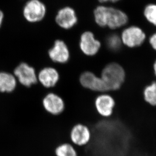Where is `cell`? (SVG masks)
Returning <instances> with one entry per match:
<instances>
[{
    "instance_id": "1",
    "label": "cell",
    "mask_w": 156,
    "mask_h": 156,
    "mask_svg": "<svg viewBox=\"0 0 156 156\" xmlns=\"http://www.w3.org/2000/svg\"><path fill=\"white\" fill-rule=\"evenodd\" d=\"M94 18L100 27L115 30L124 27L129 22V17L121 9L113 7L98 6L94 10Z\"/></svg>"
},
{
    "instance_id": "13",
    "label": "cell",
    "mask_w": 156,
    "mask_h": 156,
    "mask_svg": "<svg viewBox=\"0 0 156 156\" xmlns=\"http://www.w3.org/2000/svg\"><path fill=\"white\" fill-rule=\"evenodd\" d=\"M50 58L54 62L65 63L69 57V51L66 44L62 41L57 40L54 45L49 51Z\"/></svg>"
},
{
    "instance_id": "7",
    "label": "cell",
    "mask_w": 156,
    "mask_h": 156,
    "mask_svg": "<svg viewBox=\"0 0 156 156\" xmlns=\"http://www.w3.org/2000/svg\"><path fill=\"white\" fill-rule=\"evenodd\" d=\"M42 105L48 113L53 116L60 115L65 108V102L62 98L53 92L48 93L43 98Z\"/></svg>"
},
{
    "instance_id": "10",
    "label": "cell",
    "mask_w": 156,
    "mask_h": 156,
    "mask_svg": "<svg viewBox=\"0 0 156 156\" xmlns=\"http://www.w3.org/2000/svg\"><path fill=\"white\" fill-rule=\"evenodd\" d=\"M80 46L81 50L85 54L93 56L98 52L101 44L98 40L95 38L92 33L87 31L81 35Z\"/></svg>"
},
{
    "instance_id": "12",
    "label": "cell",
    "mask_w": 156,
    "mask_h": 156,
    "mask_svg": "<svg viewBox=\"0 0 156 156\" xmlns=\"http://www.w3.org/2000/svg\"><path fill=\"white\" fill-rule=\"evenodd\" d=\"M56 21L61 27L69 29L76 24L77 18L72 8L65 7L59 11L56 17Z\"/></svg>"
},
{
    "instance_id": "18",
    "label": "cell",
    "mask_w": 156,
    "mask_h": 156,
    "mask_svg": "<svg viewBox=\"0 0 156 156\" xmlns=\"http://www.w3.org/2000/svg\"><path fill=\"white\" fill-rule=\"evenodd\" d=\"M143 16L150 24L156 27V4L150 3L147 5L143 9Z\"/></svg>"
},
{
    "instance_id": "21",
    "label": "cell",
    "mask_w": 156,
    "mask_h": 156,
    "mask_svg": "<svg viewBox=\"0 0 156 156\" xmlns=\"http://www.w3.org/2000/svg\"><path fill=\"white\" fill-rule=\"evenodd\" d=\"M3 16H3V13L0 11V27L1 25L2 22V21H3Z\"/></svg>"
},
{
    "instance_id": "15",
    "label": "cell",
    "mask_w": 156,
    "mask_h": 156,
    "mask_svg": "<svg viewBox=\"0 0 156 156\" xmlns=\"http://www.w3.org/2000/svg\"><path fill=\"white\" fill-rule=\"evenodd\" d=\"M143 97L147 104L152 107H156V81H152L144 87Z\"/></svg>"
},
{
    "instance_id": "2",
    "label": "cell",
    "mask_w": 156,
    "mask_h": 156,
    "mask_svg": "<svg viewBox=\"0 0 156 156\" xmlns=\"http://www.w3.org/2000/svg\"><path fill=\"white\" fill-rule=\"evenodd\" d=\"M100 77L108 87L109 93H111L122 88L126 80V74L122 65L113 62L103 68Z\"/></svg>"
},
{
    "instance_id": "5",
    "label": "cell",
    "mask_w": 156,
    "mask_h": 156,
    "mask_svg": "<svg viewBox=\"0 0 156 156\" xmlns=\"http://www.w3.org/2000/svg\"><path fill=\"white\" fill-rule=\"evenodd\" d=\"M80 84L86 90L97 94L109 93V89L101 77L97 76L93 73L84 72L79 78Z\"/></svg>"
},
{
    "instance_id": "11",
    "label": "cell",
    "mask_w": 156,
    "mask_h": 156,
    "mask_svg": "<svg viewBox=\"0 0 156 156\" xmlns=\"http://www.w3.org/2000/svg\"><path fill=\"white\" fill-rule=\"evenodd\" d=\"M38 80L46 89L54 88L59 82V74L54 68H45L39 72Z\"/></svg>"
},
{
    "instance_id": "17",
    "label": "cell",
    "mask_w": 156,
    "mask_h": 156,
    "mask_svg": "<svg viewBox=\"0 0 156 156\" xmlns=\"http://www.w3.org/2000/svg\"><path fill=\"white\" fill-rule=\"evenodd\" d=\"M56 156H78L77 150L71 143L60 144L55 149Z\"/></svg>"
},
{
    "instance_id": "6",
    "label": "cell",
    "mask_w": 156,
    "mask_h": 156,
    "mask_svg": "<svg viewBox=\"0 0 156 156\" xmlns=\"http://www.w3.org/2000/svg\"><path fill=\"white\" fill-rule=\"evenodd\" d=\"M14 74L21 86L30 88L38 83V78L34 68L28 64L23 63L14 71Z\"/></svg>"
},
{
    "instance_id": "3",
    "label": "cell",
    "mask_w": 156,
    "mask_h": 156,
    "mask_svg": "<svg viewBox=\"0 0 156 156\" xmlns=\"http://www.w3.org/2000/svg\"><path fill=\"white\" fill-rule=\"evenodd\" d=\"M120 35L123 45L129 48H136L142 46L147 38L144 30L136 25L126 27Z\"/></svg>"
},
{
    "instance_id": "14",
    "label": "cell",
    "mask_w": 156,
    "mask_h": 156,
    "mask_svg": "<svg viewBox=\"0 0 156 156\" xmlns=\"http://www.w3.org/2000/svg\"><path fill=\"white\" fill-rule=\"evenodd\" d=\"M17 81L11 74L0 72V92L12 93L16 90Z\"/></svg>"
},
{
    "instance_id": "9",
    "label": "cell",
    "mask_w": 156,
    "mask_h": 156,
    "mask_svg": "<svg viewBox=\"0 0 156 156\" xmlns=\"http://www.w3.org/2000/svg\"><path fill=\"white\" fill-rule=\"evenodd\" d=\"M45 13L46 7L39 0H30L24 8V17L30 22H35L41 20Z\"/></svg>"
},
{
    "instance_id": "20",
    "label": "cell",
    "mask_w": 156,
    "mask_h": 156,
    "mask_svg": "<svg viewBox=\"0 0 156 156\" xmlns=\"http://www.w3.org/2000/svg\"><path fill=\"white\" fill-rule=\"evenodd\" d=\"M99 2L102 3H107V2H111V3H116L120 1V0H98Z\"/></svg>"
},
{
    "instance_id": "16",
    "label": "cell",
    "mask_w": 156,
    "mask_h": 156,
    "mask_svg": "<svg viewBox=\"0 0 156 156\" xmlns=\"http://www.w3.org/2000/svg\"><path fill=\"white\" fill-rule=\"evenodd\" d=\"M106 44L108 48L113 52L119 51L123 46L120 35L117 34H112L107 37Z\"/></svg>"
},
{
    "instance_id": "22",
    "label": "cell",
    "mask_w": 156,
    "mask_h": 156,
    "mask_svg": "<svg viewBox=\"0 0 156 156\" xmlns=\"http://www.w3.org/2000/svg\"><path fill=\"white\" fill-rule=\"evenodd\" d=\"M153 70L154 74H155V76L156 77V60L153 64Z\"/></svg>"
},
{
    "instance_id": "4",
    "label": "cell",
    "mask_w": 156,
    "mask_h": 156,
    "mask_svg": "<svg viewBox=\"0 0 156 156\" xmlns=\"http://www.w3.org/2000/svg\"><path fill=\"white\" fill-rule=\"evenodd\" d=\"M116 102L110 93H104L98 94L94 100V107L99 116L108 118L113 115Z\"/></svg>"
},
{
    "instance_id": "8",
    "label": "cell",
    "mask_w": 156,
    "mask_h": 156,
    "mask_svg": "<svg viewBox=\"0 0 156 156\" xmlns=\"http://www.w3.org/2000/svg\"><path fill=\"white\" fill-rule=\"evenodd\" d=\"M71 143L78 147L86 146L90 142L91 133L90 128L83 124L78 123L72 127L69 134Z\"/></svg>"
},
{
    "instance_id": "19",
    "label": "cell",
    "mask_w": 156,
    "mask_h": 156,
    "mask_svg": "<svg viewBox=\"0 0 156 156\" xmlns=\"http://www.w3.org/2000/svg\"><path fill=\"white\" fill-rule=\"evenodd\" d=\"M149 42L152 49L156 51V31L149 37Z\"/></svg>"
}]
</instances>
